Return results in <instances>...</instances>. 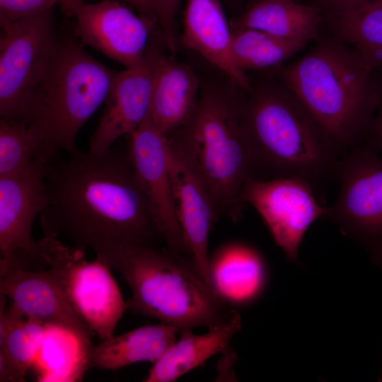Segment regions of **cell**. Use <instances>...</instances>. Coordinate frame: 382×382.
I'll list each match as a JSON object with an SVG mask.
<instances>
[{"label": "cell", "mask_w": 382, "mask_h": 382, "mask_svg": "<svg viewBox=\"0 0 382 382\" xmlns=\"http://www.w3.org/2000/svg\"><path fill=\"white\" fill-rule=\"evenodd\" d=\"M244 101L214 91L199 96L188 121L168 136L173 148L199 178L216 212L238 222L246 182L257 179L243 122Z\"/></svg>", "instance_id": "4"}, {"label": "cell", "mask_w": 382, "mask_h": 382, "mask_svg": "<svg viewBox=\"0 0 382 382\" xmlns=\"http://www.w3.org/2000/svg\"><path fill=\"white\" fill-rule=\"evenodd\" d=\"M330 18L336 37L373 68L382 69V0Z\"/></svg>", "instance_id": "24"}, {"label": "cell", "mask_w": 382, "mask_h": 382, "mask_svg": "<svg viewBox=\"0 0 382 382\" xmlns=\"http://www.w3.org/2000/svg\"><path fill=\"white\" fill-rule=\"evenodd\" d=\"M375 0H316L314 6L328 16L357 10Z\"/></svg>", "instance_id": "29"}, {"label": "cell", "mask_w": 382, "mask_h": 382, "mask_svg": "<svg viewBox=\"0 0 382 382\" xmlns=\"http://www.w3.org/2000/svg\"><path fill=\"white\" fill-rule=\"evenodd\" d=\"M116 74L78 40L59 41L25 120L37 145V161L46 165L59 151L78 150L76 136L105 102Z\"/></svg>", "instance_id": "5"}, {"label": "cell", "mask_w": 382, "mask_h": 382, "mask_svg": "<svg viewBox=\"0 0 382 382\" xmlns=\"http://www.w3.org/2000/svg\"><path fill=\"white\" fill-rule=\"evenodd\" d=\"M377 71L335 37L318 40L282 67L279 77L343 156L361 143L378 108L382 82Z\"/></svg>", "instance_id": "2"}, {"label": "cell", "mask_w": 382, "mask_h": 382, "mask_svg": "<svg viewBox=\"0 0 382 382\" xmlns=\"http://www.w3.org/2000/svg\"><path fill=\"white\" fill-rule=\"evenodd\" d=\"M248 93L243 122L257 174L299 178L314 190L335 178L342 154L290 90L281 82Z\"/></svg>", "instance_id": "3"}, {"label": "cell", "mask_w": 382, "mask_h": 382, "mask_svg": "<svg viewBox=\"0 0 382 382\" xmlns=\"http://www.w3.org/2000/svg\"><path fill=\"white\" fill-rule=\"evenodd\" d=\"M178 332L175 327L161 322L113 335L92 347L90 366L116 370L142 361L154 363L176 340Z\"/></svg>", "instance_id": "22"}, {"label": "cell", "mask_w": 382, "mask_h": 382, "mask_svg": "<svg viewBox=\"0 0 382 382\" xmlns=\"http://www.w3.org/2000/svg\"><path fill=\"white\" fill-rule=\"evenodd\" d=\"M61 0H0V21L12 22L53 8Z\"/></svg>", "instance_id": "27"}, {"label": "cell", "mask_w": 382, "mask_h": 382, "mask_svg": "<svg viewBox=\"0 0 382 382\" xmlns=\"http://www.w3.org/2000/svg\"><path fill=\"white\" fill-rule=\"evenodd\" d=\"M265 279L262 256L248 245L228 244L209 259L210 285L224 302L242 304L255 299Z\"/></svg>", "instance_id": "20"}, {"label": "cell", "mask_w": 382, "mask_h": 382, "mask_svg": "<svg viewBox=\"0 0 382 382\" xmlns=\"http://www.w3.org/2000/svg\"><path fill=\"white\" fill-rule=\"evenodd\" d=\"M39 241L44 265L74 311L100 340L113 336L128 306L111 269L97 258L87 260L85 248L48 236Z\"/></svg>", "instance_id": "7"}, {"label": "cell", "mask_w": 382, "mask_h": 382, "mask_svg": "<svg viewBox=\"0 0 382 382\" xmlns=\"http://www.w3.org/2000/svg\"><path fill=\"white\" fill-rule=\"evenodd\" d=\"M0 276V294L11 300L7 311L66 332L88 347L93 346L94 332L70 306L48 270L32 271L21 265H11L1 269Z\"/></svg>", "instance_id": "13"}, {"label": "cell", "mask_w": 382, "mask_h": 382, "mask_svg": "<svg viewBox=\"0 0 382 382\" xmlns=\"http://www.w3.org/2000/svg\"><path fill=\"white\" fill-rule=\"evenodd\" d=\"M320 11L294 0H257L237 19L233 28H253L308 44L318 40Z\"/></svg>", "instance_id": "21"}, {"label": "cell", "mask_w": 382, "mask_h": 382, "mask_svg": "<svg viewBox=\"0 0 382 382\" xmlns=\"http://www.w3.org/2000/svg\"><path fill=\"white\" fill-rule=\"evenodd\" d=\"M168 158L175 210L187 253L196 270L211 286L208 243L219 214L204 184L170 141Z\"/></svg>", "instance_id": "15"}, {"label": "cell", "mask_w": 382, "mask_h": 382, "mask_svg": "<svg viewBox=\"0 0 382 382\" xmlns=\"http://www.w3.org/2000/svg\"><path fill=\"white\" fill-rule=\"evenodd\" d=\"M112 270L120 272L132 295L128 308L181 331L208 328L226 320L224 301L202 277L192 261L149 246L125 250Z\"/></svg>", "instance_id": "6"}, {"label": "cell", "mask_w": 382, "mask_h": 382, "mask_svg": "<svg viewBox=\"0 0 382 382\" xmlns=\"http://www.w3.org/2000/svg\"><path fill=\"white\" fill-rule=\"evenodd\" d=\"M340 190L325 218L344 234L382 245V158L360 143L341 158L336 177Z\"/></svg>", "instance_id": "9"}, {"label": "cell", "mask_w": 382, "mask_h": 382, "mask_svg": "<svg viewBox=\"0 0 382 382\" xmlns=\"http://www.w3.org/2000/svg\"><path fill=\"white\" fill-rule=\"evenodd\" d=\"M127 137V151L149 201L159 236L169 252L188 255L175 210L168 136L159 129L149 112Z\"/></svg>", "instance_id": "12"}, {"label": "cell", "mask_w": 382, "mask_h": 382, "mask_svg": "<svg viewBox=\"0 0 382 382\" xmlns=\"http://www.w3.org/2000/svg\"><path fill=\"white\" fill-rule=\"evenodd\" d=\"M153 83L150 114L159 129L168 136L193 114L199 97V81L188 66L171 58L151 54Z\"/></svg>", "instance_id": "18"}, {"label": "cell", "mask_w": 382, "mask_h": 382, "mask_svg": "<svg viewBox=\"0 0 382 382\" xmlns=\"http://www.w3.org/2000/svg\"><path fill=\"white\" fill-rule=\"evenodd\" d=\"M153 72L150 57L143 66L117 72L105 109L89 140V151L103 153L121 137H128L150 112Z\"/></svg>", "instance_id": "16"}, {"label": "cell", "mask_w": 382, "mask_h": 382, "mask_svg": "<svg viewBox=\"0 0 382 382\" xmlns=\"http://www.w3.org/2000/svg\"><path fill=\"white\" fill-rule=\"evenodd\" d=\"M374 259L378 265L382 267V245L379 246L376 250Z\"/></svg>", "instance_id": "32"}, {"label": "cell", "mask_w": 382, "mask_h": 382, "mask_svg": "<svg viewBox=\"0 0 382 382\" xmlns=\"http://www.w3.org/2000/svg\"><path fill=\"white\" fill-rule=\"evenodd\" d=\"M45 166L35 161L21 172L0 177V259L21 252L44 264L32 227L47 204Z\"/></svg>", "instance_id": "14"}, {"label": "cell", "mask_w": 382, "mask_h": 382, "mask_svg": "<svg viewBox=\"0 0 382 382\" xmlns=\"http://www.w3.org/2000/svg\"><path fill=\"white\" fill-rule=\"evenodd\" d=\"M232 31L231 57L243 71L279 66L307 45L253 28H233Z\"/></svg>", "instance_id": "25"}, {"label": "cell", "mask_w": 382, "mask_h": 382, "mask_svg": "<svg viewBox=\"0 0 382 382\" xmlns=\"http://www.w3.org/2000/svg\"><path fill=\"white\" fill-rule=\"evenodd\" d=\"M37 145L23 120L0 119V177L24 170L35 161Z\"/></svg>", "instance_id": "26"}, {"label": "cell", "mask_w": 382, "mask_h": 382, "mask_svg": "<svg viewBox=\"0 0 382 382\" xmlns=\"http://www.w3.org/2000/svg\"><path fill=\"white\" fill-rule=\"evenodd\" d=\"M241 318L236 311L228 318L202 335L192 329L180 331V337L153 363L146 382H173L203 364L226 349L234 335L241 329Z\"/></svg>", "instance_id": "19"}, {"label": "cell", "mask_w": 382, "mask_h": 382, "mask_svg": "<svg viewBox=\"0 0 382 382\" xmlns=\"http://www.w3.org/2000/svg\"><path fill=\"white\" fill-rule=\"evenodd\" d=\"M314 191L308 182L295 177L251 178L243 190L244 203L255 208L277 245L294 262H298L307 229L328 213Z\"/></svg>", "instance_id": "10"}, {"label": "cell", "mask_w": 382, "mask_h": 382, "mask_svg": "<svg viewBox=\"0 0 382 382\" xmlns=\"http://www.w3.org/2000/svg\"><path fill=\"white\" fill-rule=\"evenodd\" d=\"M66 14L76 17L74 35L83 45L93 47L125 69L148 63L152 23L124 4L115 0L83 1L72 6Z\"/></svg>", "instance_id": "11"}, {"label": "cell", "mask_w": 382, "mask_h": 382, "mask_svg": "<svg viewBox=\"0 0 382 382\" xmlns=\"http://www.w3.org/2000/svg\"><path fill=\"white\" fill-rule=\"evenodd\" d=\"M232 33L220 0L187 1L182 44L200 54L249 93L252 89L250 82L231 57Z\"/></svg>", "instance_id": "17"}, {"label": "cell", "mask_w": 382, "mask_h": 382, "mask_svg": "<svg viewBox=\"0 0 382 382\" xmlns=\"http://www.w3.org/2000/svg\"><path fill=\"white\" fill-rule=\"evenodd\" d=\"M366 140L364 144L378 152L382 151V86L378 108L371 121L365 134Z\"/></svg>", "instance_id": "30"}, {"label": "cell", "mask_w": 382, "mask_h": 382, "mask_svg": "<svg viewBox=\"0 0 382 382\" xmlns=\"http://www.w3.org/2000/svg\"><path fill=\"white\" fill-rule=\"evenodd\" d=\"M52 9L12 22L0 21L1 118H27L59 42Z\"/></svg>", "instance_id": "8"}, {"label": "cell", "mask_w": 382, "mask_h": 382, "mask_svg": "<svg viewBox=\"0 0 382 382\" xmlns=\"http://www.w3.org/2000/svg\"><path fill=\"white\" fill-rule=\"evenodd\" d=\"M257 1V0H254V1Z\"/></svg>", "instance_id": "33"}, {"label": "cell", "mask_w": 382, "mask_h": 382, "mask_svg": "<svg viewBox=\"0 0 382 382\" xmlns=\"http://www.w3.org/2000/svg\"><path fill=\"white\" fill-rule=\"evenodd\" d=\"M0 294V381L23 382L49 328L5 310L6 296Z\"/></svg>", "instance_id": "23"}, {"label": "cell", "mask_w": 382, "mask_h": 382, "mask_svg": "<svg viewBox=\"0 0 382 382\" xmlns=\"http://www.w3.org/2000/svg\"><path fill=\"white\" fill-rule=\"evenodd\" d=\"M137 8L141 16L152 24L157 21L156 15L154 8L152 0H123ZM85 1V0H61L59 4L64 13L74 5Z\"/></svg>", "instance_id": "31"}, {"label": "cell", "mask_w": 382, "mask_h": 382, "mask_svg": "<svg viewBox=\"0 0 382 382\" xmlns=\"http://www.w3.org/2000/svg\"><path fill=\"white\" fill-rule=\"evenodd\" d=\"M45 236L88 248L111 270L127 249L159 236L147 196L127 149L76 151L45 166Z\"/></svg>", "instance_id": "1"}, {"label": "cell", "mask_w": 382, "mask_h": 382, "mask_svg": "<svg viewBox=\"0 0 382 382\" xmlns=\"http://www.w3.org/2000/svg\"><path fill=\"white\" fill-rule=\"evenodd\" d=\"M181 0H152L162 37L168 48L175 50V18Z\"/></svg>", "instance_id": "28"}]
</instances>
